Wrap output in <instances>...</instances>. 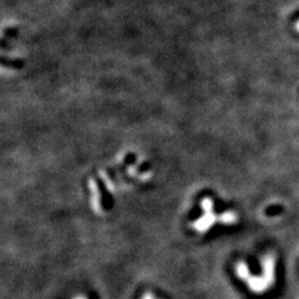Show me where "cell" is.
<instances>
[{"mask_svg":"<svg viewBox=\"0 0 299 299\" xmlns=\"http://www.w3.org/2000/svg\"><path fill=\"white\" fill-rule=\"evenodd\" d=\"M295 29H297V31H299V21L297 24H295Z\"/></svg>","mask_w":299,"mask_h":299,"instance_id":"obj_1","label":"cell"},{"mask_svg":"<svg viewBox=\"0 0 299 299\" xmlns=\"http://www.w3.org/2000/svg\"><path fill=\"white\" fill-rule=\"evenodd\" d=\"M76 299H84V298H76Z\"/></svg>","mask_w":299,"mask_h":299,"instance_id":"obj_2","label":"cell"}]
</instances>
